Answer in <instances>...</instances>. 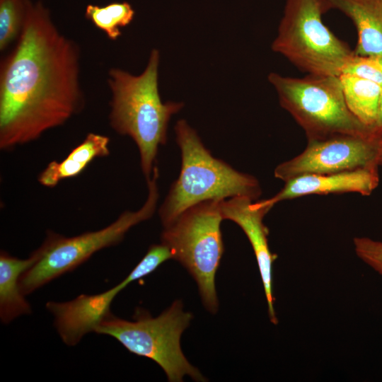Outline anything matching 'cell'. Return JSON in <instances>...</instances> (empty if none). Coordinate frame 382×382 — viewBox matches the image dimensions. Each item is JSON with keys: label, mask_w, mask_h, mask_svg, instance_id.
I'll return each mask as SVG.
<instances>
[{"label": "cell", "mask_w": 382, "mask_h": 382, "mask_svg": "<svg viewBox=\"0 0 382 382\" xmlns=\"http://www.w3.org/2000/svg\"><path fill=\"white\" fill-rule=\"evenodd\" d=\"M80 49L40 1H29L23 31L0 66V149L38 139L82 111Z\"/></svg>", "instance_id": "obj_1"}, {"label": "cell", "mask_w": 382, "mask_h": 382, "mask_svg": "<svg viewBox=\"0 0 382 382\" xmlns=\"http://www.w3.org/2000/svg\"><path fill=\"white\" fill-rule=\"evenodd\" d=\"M159 61L158 50L153 49L141 74L112 68L108 76L111 93L110 125L137 144L146 180L152 175L159 146L166 143L170 119L183 107V103L162 102L158 91Z\"/></svg>", "instance_id": "obj_2"}, {"label": "cell", "mask_w": 382, "mask_h": 382, "mask_svg": "<svg viewBox=\"0 0 382 382\" xmlns=\"http://www.w3.org/2000/svg\"><path fill=\"white\" fill-rule=\"evenodd\" d=\"M175 132L182 163L180 175L158 211L163 226L204 201L239 196L258 199L262 191L257 179L214 157L186 120H178Z\"/></svg>", "instance_id": "obj_3"}, {"label": "cell", "mask_w": 382, "mask_h": 382, "mask_svg": "<svg viewBox=\"0 0 382 382\" xmlns=\"http://www.w3.org/2000/svg\"><path fill=\"white\" fill-rule=\"evenodd\" d=\"M268 80L280 105L303 129L308 139L340 134L374 136L348 108L340 76L307 74L298 78L272 72Z\"/></svg>", "instance_id": "obj_4"}, {"label": "cell", "mask_w": 382, "mask_h": 382, "mask_svg": "<svg viewBox=\"0 0 382 382\" xmlns=\"http://www.w3.org/2000/svg\"><path fill=\"white\" fill-rule=\"evenodd\" d=\"M192 318V313L183 310V302L176 300L157 317L140 309L132 321L110 313L96 332L110 335L129 352L154 361L164 371L168 381L180 382L185 376L204 381L205 378L187 361L180 347L181 335Z\"/></svg>", "instance_id": "obj_5"}, {"label": "cell", "mask_w": 382, "mask_h": 382, "mask_svg": "<svg viewBox=\"0 0 382 382\" xmlns=\"http://www.w3.org/2000/svg\"><path fill=\"white\" fill-rule=\"evenodd\" d=\"M221 201L207 200L189 207L163 226L161 238L172 258L194 278L202 301L212 313L219 309L215 277L224 253Z\"/></svg>", "instance_id": "obj_6"}, {"label": "cell", "mask_w": 382, "mask_h": 382, "mask_svg": "<svg viewBox=\"0 0 382 382\" xmlns=\"http://www.w3.org/2000/svg\"><path fill=\"white\" fill-rule=\"evenodd\" d=\"M328 10L324 0H286L272 50L307 74L340 76L354 51L323 23Z\"/></svg>", "instance_id": "obj_7"}, {"label": "cell", "mask_w": 382, "mask_h": 382, "mask_svg": "<svg viewBox=\"0 0 382 382\" xmlns=\"http://www.w3.org/2000/svg\"><path fill=\"white\" fill-rule=\"evenodd\" d=\"M158 170L155 167L146 180L149 193L144 205L137 211L123 212L106 227L71 237L47 231L40 245L41 257L21 276L20 287L23 295L72 271L96 252L119 243L130 228L150 219L158 199Z\"/></svg>", "instance_id": "obj_8"}, {"label": "cell", "mask_w": 382, "mask_h": 382, "mask_svg": "<svg viewBox=\"0 0 382 382\" xmlns=\"http://www.w3.org/2000/svg\"><path fill=\"white\" fill-rule=\"evenodd\" d=\"M378 146V139L371 135L340 134L308 139L306 149L298 156L279 164L274 175L286 182L303 175L379 167Z\"/></svg>", "instance_id": "obj_9"}, {"label": "cell", "mask_w": 382, "mask_h": 382, "mask_svg": "<svg viewBox=\"0 0 382 382\" xmlns=\"http://www.w3.org/2000/svg\"><path fill=\"white\" fill-rule=\"evenodd\" d=\"M224 219L238 224L248 238L258 265L265 294L267 303L270 321L277 324L278 320L274 308L272 287V264L277 255L271 253L268 245V229L263 219L270 210L259 206L248 197H234L220 202Z\"/></svg>", "instance_id": "obj_10"}, {"label": "cell", "mask_w": 382, "mask_h": 382, "mask_svg": "<svg viewBox=\"0 0 382 382\" xmlns=\"http://www.w3.org/2000/svg\"><path fill=\"white\" fill-rule=\"evenodd\" d=\"M284 183V186L275 195L267 199L256 201V203L271 209L279 202L310 195L354 192L368 196L378 185V167H366L332 173L303 175Z\"/></svg>", "instance_id": "obj_11"}, {"label": "cell", "mask_w": 382, "mask_h": 382, "mask_svg": "<svg viewBox=\"0 0 382 382\" xmlns=\"http://www.w3.org/2000/svg\"><path fill=\"white\" fill-rule=\"evenodd\" d=\"M122 290L118 284L100 294H81L65 302L48 301L46 308L54 316V326L64 343L74 346L85 335L96 332L111 313V303Z\"/></svg>", "instance_id": "obj_12"}, {"label": "cell", "mask_w": 382, "mask_h": 382, "mask_svg": "<svg viewBox=\"0 0 382 382\" xmlns=\"http://www.w3.org/2000/svg\"><path fill=\"white\" fill-rule=\"evenodd\" d=\"M329 9L349 17L357 31L354 53L382 57V0H324Z\"/></svg>", "instance_id": "obj_13"}, {"label": "cell", "mask_w": 382, "mask_h": 382, "mask_svg": "<svg viewBox=\"0 0 382 382\" xmlns=\"http://www.w3.org/2000/svg\"><path fill=\"white\" fill-rule=\"evenodd\" d=\"M40 246L26 259H19L6 251L0 253V318L9 323L17 317L29 314L32 309L20 287L22 274L42 256Z\"/></svg>", "instance_id": "obj_14"}, {"label": "cell", "mask_w": 382, "mask_h": 382, "mask_svg": "<svg viewBox=\"0 0 382 382\" xmlns=\"http://www.w3.org/2000/svg\"><path fill=\"white\" fill-rule=\"evenodd\" d=\"M110 139L90 132L62 161H53L40 173L37 180L43 186L54 187L61 181L81 174L95 158L110 154Z\"/></svg>", "instance_id": "obj_15"}, {"label": "cell", "mask_w": 382, "mask_h": 382, "mask_svg": "<svg viewBox=\"0 0 382 382\" xmlns=\"http://www.w3.org/2000/svg\"><path fill=\"white\" fill-rule=\"evenodd\" d=\"M340 79L348 108L372 131L376 121L381 86L347 74H341Z\"/></svg>", "instance_id": "obj_16"}, {"label": "cell", "mask_w": 382, "mask_h": 382, "mask_svg": "<svg viewBox=\"0 0 382 382\" xmlns=\"http://www.w3.org/2000/svg\"><path fill=\"white\" fill-rule=\"evenodd\" d=\"M135 12L127 1L112 2L100 6L87 5L86 18L111 40H117L122 35L121 28L128 25L134 19Z\"/></svg>", "instance_id": "obj_17"}, {"label": "cell", "mask_w": 382, "mask_h": 382, "mask_svg": "<svg viewBox=\"0 0 382 382\" xmlns=\"http://www.w3.org/2000/svg\"><path fill=\"white\" fill-rule=\"evenodd\" d=\"M30 0H0V50L4 51L20 37Z\"/></svg>", "instance_id": "obj_18"}, {"label": "cell", "mask_w": 382, "mask_h": 382, "mask_svg": "<svg viewBox=\"0 0 382 382\" xmlns=\"http://www.w3.org/2000/svg\"><path fill=\"white\" fill-rule=\"evenodd\" d=\"M171 258L172 254L168 246L162 243L152 245L134 268L119 283L120 285L124 289L132 282L151 274L163 262Z\"/></svg>", "instance_id": "obj_19"}, {"label": "cell", "mask_w": 382, "mask_h": 382, "mask_svg": "<svg viewBox=\"0 0 382 382\" xmlns=\"http://www.w3.org/2000/svg\"><path fill=\"white\" fill-rule=\"evenodd\" d=\"M342 74L357 76L382 86V57L360 56L354 53Z\"/></svg>", "instance_id": "obj_20"}, {"label": "cell", "mask_w": 382, "mask_h": 382, "mask_svg": "<svg viewBox=\"0 0 382 382\" xmlns=\"http://www.w3.org/2000/svg\"><path fill=\"white\" fill-rule=\"evenodd\" d=\"M353 243L357 255L382 276V241L356 237Z\"/></svg>", "instance_id": "obj_21"}, {"label": "cell", "mask_w": 382, "mask_h": 382, "mask_svg": "<svg viewBox=\"0 0 382 382\" xmlns=\"http://www.w3.org/2000/svg\"><path fill=\"white\" fill-rule=\"evenodd\" d=\"M372 132L376 138H382V86L378 102L376 121L372 129Z\"/></svg>", "instance_id": "obj_22"}, {"label": "cell", "mask_w": 382, "mask_h": 382, "mask_svg": "<svg viewBox=\"0 0 382 382\" xmlns=\"http://www.w3.org/2000/svg\"><path fill=\"white\" fill-rule=\"evenodd\" d=\"M377 163L378 166H382V138L378 139Z\"/></svg>", "instance_id": "obj_23"}]
</instances>
